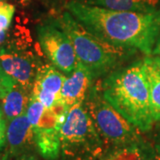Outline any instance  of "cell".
Here are the masks:
<instances>
[{
	"label": "cell",
	"mask_w": 160,
	"mask_h": 160,
	"mask_svg": "<svg viewBox=\"0 0 160 160\" xmlns=\"http://www.w3.org/2000/svg\"><path fill=\"white\" fill-rule=\"evenodd\" d=\"M151 160H160V149L157 150V152L155 153V155L153 156V158H152Z\"/></svg>",
	"instance_id": "23"
},
{
	"label": "cell",
	"mask_w": 160,
	"mask_h": 160,
	"mask_svg": "<svg viewBox=\"0 0 160 160\" xmlns=\"http://www.w3.org/2000/svg\"><path fill=\"white\" fill-rule=\"evenodd\" d=\"M1 1H4V0H0V2H1Z\"/></svg>",
	"instance_id": "24"
},
{
	"label": "cell",
	"mask_w": 160,
	"mask_h": 160,
	"mask_svg": "<svg viewBox=\"0 0 160 160\" xmlns=\"http://www.w3.org/2000/svg\"><path fill=\"white\" fill-rule=\"evenodd\" d=\"M69 108L62 102L46 109L38 124L33 128L35 145L46 160H55L61 153V128Z\"/></svg>",
	"instance_id": "7"
},
{
	"label": "cell",
	"mask_w": 160,
	"mask_h": 160,
	"mask_svg": "<svg viewBox=\"0 0 160 160\" xmlns=\"http://www.w3.org/2000/svg\"><path fill=\"white\" fill-rule=\"evenodd\" d=\"M45 109H46L45 106L38 99L33 97V96H30L29 105H28L27 110H26V114H27V117L29 118L30 124L33 126V128L38 124Z\"/></svg>",
	"instance_id": "16"
},
{
	"label": "cell",
	"mask_w": 160,
	"mask_h": 160,
	"mask_svg": "<svg viewBox=\"0 0 160 160\" xmlns=\"http://www.w3.org/2000/svg\"><path fill=\"white\" fill-rule=\"evenodd\" d=\"M152 54L157 55V56H159L160 57V31L159 34H158V38H157V41H156V44H155L154 49H153V52H152Z\"/></svg>",
	"instance_id": "20"
},
{
	"label": "cell",
	"mask_w": 160,
	"mask_h": 160,
	"mask_svg": "<svg viewBox=\"0 0 160 160\" xmlns=\"http://www.w3.org/2000/svg\"><path fill=\"white\" fill-rule=\"evenodd\" d=\"M56 24L67 33L74 46L78 61L86 66L94 78L110 74L135 52V50L109 44L92 34L74 18L65 12Z\"/></svg>",
	"instance_id": "3"
},
{
	"label": "cell",
	"mask_w": 160,
	"mask_h": 160,
	"mask_svg": "<svg viewBox=\"0 0 160 160\" xmlns=\"http://www.w3.org/2000/svg\"><path fill=\"white\" fill-rule=\"evenodd\" d=\"M84 106L105 144L117 148L138 142L137 127L124 118L105 100L101 90V84L92 86Z\"/></svg>",
	"instance_id": "5"
},
{
	"label": "cell",
	"mask_w": 160,
	"mask_h": 160,
	"mask_svg": "<svg viewBox=\"0 0 160 160\" xmlns=\"http://www.w3.org/2000/svg\"><path fill=\"white\" fill-rule=\"evenodd\" d=\"M0 66L17 84L27 89L34 83L37 73L35 71L34 63L28 56L1 49Z\"/></svg>",
	"instance_id": "10"
},
{
	"label": "cell",
	"mask_w": 160,
	"mask_h": 160,
	"mask_svg": "<svg viewBox=\"0 0 160 160\" xmlns=\"http://www.w3.org/2000/svg\"><path fill=\"white\" fill-rule=\"evenodd\" d=\"M66 9L92 34L109 44L152 54L160 31V11L109 10L71 0Z\"/></svg>",
	"instance_id": "1"
},
{
	"label": "cell",
	"mask_w": 160,
	"mask_h": 160,
	"mask_svg": "<svg viewBox=\"0 0 160 160\" xmlns=\"http://www.w3.org/2000/svg\"><path fill=\"white\" fill-rule=\"evenodd\" d=\"M6 140L9 151L15 156L27 154L35 144L34 130L26 112L8 122Z\"/></svg>",
	"instance_id": "11"
},
{
	"label": "cell",
	"mask_w": 160,
	"mask_h": 160,
	"mask_svg": "<svg viewBox=\"0 0 160 160\" xmlns=\"http://www.w3.org/2000/svg\"><path fill=\"white\" fill-rule=\"evenodd\" d=\"M101 90L105 100L139 130L151 128L155 120L142 61L111 72L101 84Z\"/></svg>",
	"instance_id": "2"
},
{
	"label": "cell",
	"mask_w": 160,
	"mask_h": 160,
	"mask_svg": "<svg viewBox=\"0 0 160 160\" xmlns=\"http://www.w3.org/2000/svg\"><path fill=\"white\" fill-rule=\"evenodd\" d=\"M29 89L16 84L6 97L2 99V109L6 122L26 112L29 105Z\"/></svg>",
	"instance_id": "14"
},
{
	"label": "cell",
	"mask_w": 160,
	"mask_h": 160,
	"mask_svg": "<svg viewBox=\"0 0 160 160\" xmlns=\"http://www.w3.org/2000/svg\"><path fill=\"white\" fill-rule=\"evenodd\" d=\"M66 77L54 66L40 68L33 83L31 96L38 99L46 109H51L61 102V91Z\"/></svg>",
	"instance_id": "8"
},
{
	"label": "cell",
	"mask_w": 160,
	"mask_h": 160,
	"mask_svg": "<svg viewBox=\"0 0 160 160\" xmlns=\"http://www.w3.org/2000/svg\"><path fill=\"white\" fill-rule=\"evenodd\" d=\"M38 34L42 49L52 64L63 73L70 74L78 64V57L67 33L54 22L41 26Z\"/></svg>",
	"instance_id": "6"
},
{
	"label": "cell",
	"mask_w": 160,
	"mask_h": 160,
	"mask_svg": "<svg viewBox=\"0 0 160 160\" xmlns=\"http://www.w3.org/2000/svg\"><path fill=\"white\" fill-rule=\"evenodd\" d=\"M94 78L89 69L78 61L74 70L66 77L61 91V102L71 108L75 105L82 104L86 100L92 88V82Z\"/></svg>",
	"instance_id": "9"
},
{
	"label": "cell",
	"mask_w": 160,
	"mask_h": 160,
	"mask_svg": "<svg viewBox=\"0 0 160 160\" xmlns=\"http://www.w3.org/2000/svg\"><path fill=\"white\" fill-rule=\"evenodd\" d=\"M17 83L12 77L6 74L0 66V99L6 97V94L12 90Z\"/></svg>",
	"instance_id": "18"
},
{
	"label": "cell",
	"mask_w": 160,
	"mask_h": 160,
	"mask_svg": "<svg viewBox=\"0 0 160 160\" xmlns=\"http://www.w3.org/2000/svg\"><path fill=\"white\" fill-rule=\"evenodd\" d=\"M6 31H0V45L3 44V42L6 40Z\"/></svg>",
	"instance_id": "22"
},
{
	"label": "cell",
	"mask_w": 160,
	"mask_h": 160,
	"mask_svg": "<svg viewBox=\"0 0 160 160\" xmlns=\"http://www.w3.org/2000/svg\"><path fill=\"white\" fill-rule=\"evenodd\" d=\"M6 120L5 118V116L3 113V109L0 107V151L3 149L5 142H6Z\"/></svg>",
	"instance_id": "19"
},
{
	"label": "cell",
	"mask_w": 160,
	"mask_h": 160,
	"mask_svg": "<svg viewBox=\"0 0 160 160\" xmlns=\"http://www.w3.org/2000/svg\"><path fill=\"white\" fill-rule=\"evenodd\" d=\"M105 147L84 103L71 107L61 128L62 160H96Z\"/></svg>",
	"instance_id": "4"
},
{
	"label": "cell",
	"mask_w": 160,
	"mask_h": 160,
	"mask_svg": "<svg viewBox=\"0 0 160 160\" xmlns=\"http://www.w3.org/2000/svg\"><path fill=\"white\" fill-rule=\"evenodd\" d=\"M15 8L14 6L5 2H0V31H6L10 24L14 14Z\"/></svg>",
	"instance_id": "17"
},
{
	"label": "cell",
	"mask_w": 160,
	"mask_h": 160,
	"mask_svg": "<svg viewBox=\"0 0 160 160\" xmlns=\"http://www.w3.org/2000/svg\"><path fill=\"white\" fill-rule=\"evenodd\" d=\"M21 160H38L37 158L35 157L34 155L32 154H23L22 157H21Z\"/></svg>",
	"instance_id": "21"
},
{
	"label": "cell",
	"mask_w": 160,
	"mask_h": 160,
	"mask_svg": "<svg viewBox=\"0 0 160 160\" xmlns=\"http://www.w3.org/2000/svg\"><path fill=\"white\" fill-rule=\"evenodd\" d=\"M88 6L109 10L131 12L160 11V0H73Z\"/></svg>",
	"instance_id": "13"
},
{
	"label": "cell",
	"mask_w": 160,
	"mask_h": 160,
	"mask_svg": "<svg viewBox=\"0 0 160 160\" xmlns=\"http://www.w3.org/2000/svg\"><path fill=\"white\" fill-rule=\"evenodd\" d=\"M144 72L149 86L152 115L155 121L160 120V57L147 55L142 61Z\"/></svg>",
	"instance_id": "12"
},
{
	"label": "cell",
	"mask_w": 160,
	"mask_h": 160,
	"mask_svg": "<svg viewBox=\"0 0 160 160\" xmlns=\"http://www.w3.org/2000/svg\"><path fill=\"white\" fill-rule=\"evenodd\" d=\"M103 160H145V155L138 142L115 149Z\"/></svg>",
	"instance_id": "15"
}]
</instances>
